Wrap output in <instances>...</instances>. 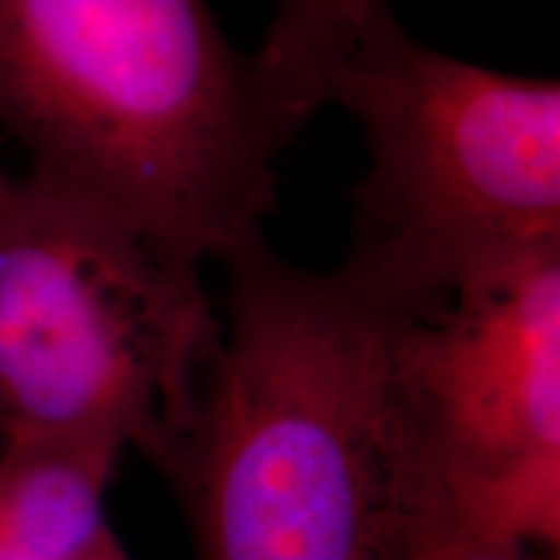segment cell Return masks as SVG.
I'll return each mask as SVG.
<instances>
[{
    "label": "cell",
    "mask_w": 560,
    "mask_h": 560,
    "mask_svg": "<svg viewBox=\"0 0 560 560\" xmlns=\"http://www.w3.org/2000/svg\"><path fill=\"white\" fill-rule=\"evenodd\" d=\"M219 262V350L166 472L200 560H420L459 529L402 397L400 317L262 234Z\"/></svg>",
    "instance_id": "obj_1"
},
{
    "label": "cell",
    "mask_w": 560,
    "mask_h": 560,
    "mask_svg": "<svg viewBox=\"0 0 560 560\" xmlns=\"http://www.w3.org/2000/svg\"><path fill=\"white\" fill-rule=\"evenodd\" d=\"M0 130L195 268L278 206L283 151L208 0H0Z\"/></svg>",
    "instance_id": "obj_2"
},
{
    "label": "cell",
    "mask_w": 560,
    "mask_h": 560,
    "mask_svg": "<svg viewBox=\"0 0 560 560\" xmlns=\"http://www.w3.org/2000/svg\"><path fill=\"white\" fill-rule=\"evenodd\" d=\"M332 104L359 122L342 278L395 317L560 260V83L418 42L369 0Z\"/></svg>",
    "instance_id": "obj_3"
},
{
    "label": "cell",
    "mask_w": 560,
    "mask_h": 560,
    "mask_svg": "<svg viewBox=\"0 0 560 560\" xmlns=\"http://www.w3.org/2000/svg\"><path fill=\"white\" fill-rule=\"evenodd\" d=\"M202 268L50 182L0 187V446L136 450L164 475L221 340Z\"/></svg>",
    "instance_id": "obj_4"
},
{
    "label": "cell",
    "mask_w": 560,
    "mask_h": 560,
    "mask_svg": "<svg viewBox=\"0 0 560 560\" xmlns=\"http://www.w3.org/2000/svg\"><path fill=\"white\" fill-rule=\"evenodd\" d=\"M408 416L462 532L560 542V260L400 317Z\"/></svg>",
    "instance_id": "obj_5"
},
{
    "label": "cell",
    "mask_w": 560,
    "mask_h": 560,
    "mask_svg": "<svg viewBox=\"0 0 560 560\" xmlns=\"http://www.w3.org/2000/svg\"><path fill=\"white\" fill-rule=\"evenodd\" d=\"M122 452L104 444L0 446V560H79L107 535L104 499Z\"/></svg>",
    "instance_id": "obj_6"
},
{
    "label": "cell",
    "mask_w": 560,
    "mask_h": 560,
    "mask_svg": "<svg viewBox=\"0 0 560 560\" xmlns=\"http://www.w3.org/2000/svg\"><path fill=\"white\" fill-rule=\"evenodd\" d=\"M369 0H278L260 50L252 58L270 136L283 151L332 104Z\"/></svg>",
    "instance_id": "obj_7"
},
{
    "label": "cell",
    "mask_w": 560,
    "mask_h": 560,
    "mask_svg": "<svg viewBox=\"0 0 560 560\" xmlns=\"http://www.w3.org/2000/svg\"><path fill=\"white\" fill-rule=\"evenodd\" d=\"M420 560H558V556L556 552L488 540V537L454 529L441 537Z\"/></svg>",
    "instance_id": "obj_8"
},
{
    "label": "cell",
    "mask_w": 560,
    "mask_h": 560,
    "mask_svg": "<svg viewBox=\"0 0 560 560\" xmlns=\"http://www.w3.org/2000/svg\"><path fill=\"white\" fill-rule=\"evenodd\" d=\"M79 560H128V556H125L122 545L117 542V537L112 535V529H109L107 535H104L102 540L96 542L94 548H91L86 556L79 558Z\"/></svg>",
    "instance_id": "obj_9"
},
{
    "label": "cell",
    "mask_w": 560,
    "mask_h": 560,
    "mask_svg": "<svg viewBox=\"0 0 560 560\" xmlns=\"http://www.w3.org/2000/svg\"><path fill=\"white\" fill-rule=\"evenodd\" d=\"M11 177V174H5L3 170H0V187H3L5 185V179H9Z\"/></svg>",
    "instance_id": "obj_10"
}]
</instances>
